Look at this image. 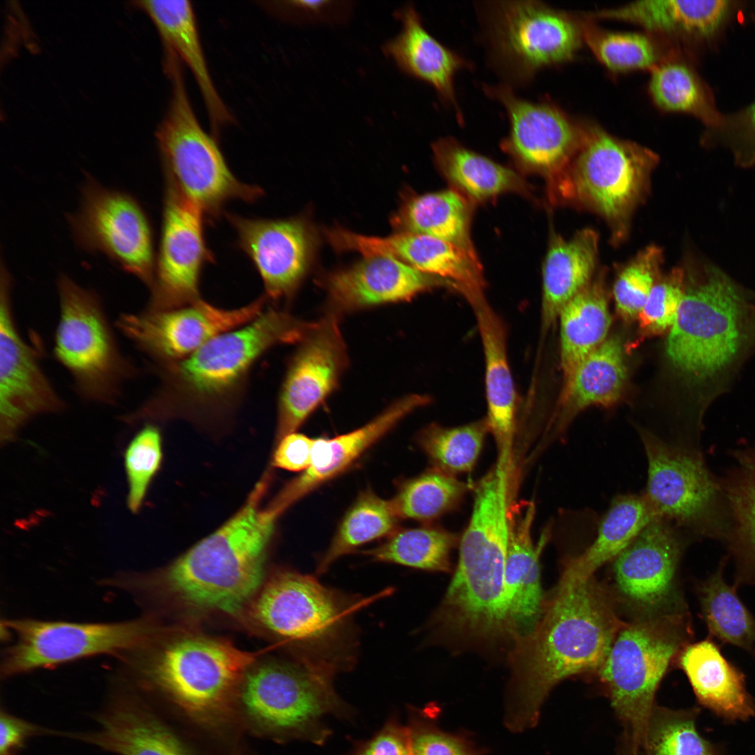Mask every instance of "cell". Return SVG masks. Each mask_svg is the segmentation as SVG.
<instances>
[{"mask_svg":"<svg viewBox=\"0 0 755 755\" xmlns=\"http://www.w3.org/2000/svg\"><path fill=\"white\" fill-rule=\"evenodd\" d=\"M160 631L115 657L116 671L206 755H233L243 744L235 702L254 655L203 635L164 640Z\"/></svg>","mask_w":755,"mask_h":755,"instance_id":"cell-1","label":"cell"},{"mask_svg":"<svg viewBox=\"0 0 755 755\" xmlns=\"http://www.w3.org/2000/svg\"><path fill=\"white\" fill-rule=\"evenodd\" d=\"M266 477L229 520L168 566L152 573L119 570L114 588L143 606L174 598L192 610L239 612L261 588L267 549L283 512L272 503L261 507Z\"/></svg>","mask_w":755,"mask_h":755,"instance_id":"cell-2","label":"cell"},{"mask_svg":"<svg viewBox=\"0 0 755 755\" xmlns=\"http://www.w3.org/2000/svg\"><path fill=\"white\" fill-rule=\"evenodd\" d=\"M622 626L594 577H561L533 630L515 640L505 724L515 732L534 726L552 689L578 674L598 671Z\"/></svg>","mask_w":755,"mask_h":755,"instance_id":"cell-3","label":"cell"},{"mask_svg":"<svg viewBox=\"0 0 755 755\" xmlns=\"http://www.w3.org/2000/svg\"><path fill=\"white\" fill-rule=\"evenodd\" d=\"M310 325L269 308L187 357L150 368L158 379L157 387L120 419L129 425L173 418L201 424L222 422L242 402L255 363L278 345L299 343Z\"/></svg>","mask_w":755,"mask_h":755,"instance_id":"cell-4","label":"cell"},{"mask_svg":"<svg viewBox=\"0 0 755 755\" xmlns=\"http://www.w3.org/2000/svg\"><path fill=\"white\" fill-rule=\"evenodd\" d=\"M510 477L496 464L477 484L457 568L436 617L438 626L465 640L515 638L504 588Z\"/></svg>","mask_w":755,"mask_h":755,"instance_id":"cell-5","label":"cell"},{"mask_svg":"<svg viewBox=\"0 0 755 755\" xmlns=\"http://www.w3.org/2000/svg\"><path fill=\"white\" fill-rule=\"evenodd\" d=\"M333 667L310 661L299 665L270 661L251 666L235 702L244 735L277 743L305 741L321 746L332 735L326 718L351 721L352 707L334 690Z\"/></svg>","mask_w":755,"mask_h":755,"instance_id":"cell-6","label":"cell"},{"mask_svg":"<svg viewBox=\"0 0 755 755\" xmlns=\"http://www.w3.org/2000/svg\"><path fill=\"white\" fill-rule=\"evenodd\" d=\"M658 155L635 142L595 125L584 126L583 138L566 170L547 184L549 202L589 210L607 223L618 245L628 233L635 210L649 194Z\"/></svg>","mask_w":755,"mask_h":755,"instance_id":"cell-7","label":"cell"},{"mask_svg":"<svg viewBox=\"0 0 755 755\" xmlns=\"http://www.w3.org/2000/svg\"><path fill=\"white\" fill-rule=\"evenodd\" d=\"M59 315L53 355L70 378L73 391L85 402L114 406L141 373L120 346L96 292L69 275L57 280Z\"/></svg>","mask_w":755,"mask_h":755,"instance_id":"cell-8","label":"cell"},{"mask_svg":"<svg viewBox=\"0 0 755 755\" xmlns=\"http://www.w3.org/2000/svg\"><path fill=\"white\" fill-rule=\"evenodd\" d=\"M163 64L171 83V96L156 137L165 180L175 185L212 224L229 201L254 203L264 192L234 176L217 138L202 128L189 99L182 62L173 55Z\"/></svg>","mask_w":755,"mask_h":755,"instance_id":"cell-9","label":"cell"},{"mask_svg":"<svg viewBox=\"0 0 755 755\" xmlns=\"http://www.w3.org/2000/svg\"><path fill=\"white\" fill-rule=\"evenodd\" d=\"M683 612L622 625L598 670L624 733L642 749L659 685L690 633Z\"/></svg>","mask_w":755,"mask_h":755,"instance_id":"cell-10","label":"cell"},{"mask_svg":"<svg viewBox=\"0 0 755 755\" xmlns=\"http://www.w3.org/2000/svg\"><path fill=\"white\" fill-rule=\"evenodd\" d=\"M737 286L710 268L705 279L684 290L667 339L666 352L684 376L704 380L726 368L743 344L745 308Z\"/></svg>","mask_w":755,"mask_h":755,"instance_id":"cell-11","label":"cell"},{"mask_svg":"<svg viewBox=\"0 0 755 755\" xmlns=\"http://www.w3.org/2000/svg\"><path fill=\"white\" fill-rule=\"evenodd\" d=\"M476 7L491 62L515 85L570 61L583 41L580 22L540 1H493Z\"/></svg>","mask_w":755,"mask_h":755,"instance_id":"cell-12","label":"cell"},{"mask_svg":"<svg viewBox=\"0 0 755 755\" xmlns=\"http://www.w3.org/2000/svg\"><path fill=\"white\" fill-rule=\"evenodd\" d=\"M640 436L648 466L644 495L656 518L694 537L724 540L728 522L721 481L698 448L665 442L645 430Z\"/></svg>","mask_w":755,"mask_h":755,"instance_id":"cell-13","label":"cell"},{"mask_svg":"<svg viewBox=\"0 0 755 755\" xmlns=\"http://www.w3.org/2000/svg\"><path fill=\"white\" fill-rule=\"evenodd\" d=\"M1 624L10 635L1 652L0 676L4 680L96 656L115 658L159 629L147 615L96 622L10 618Z\"/></svg>","mask_w":755,"mask_h":755,"instance_id":"cell-14","label":"cell"},{"mask_svg":"<svg viewBox=\"0 0 755 755\" xmlns=\"http://www.w3.org/2000/svg\"><path fill=\"white\" fill-rule=\"evenodd\" d=\"M67 220L77 245L101 253L150 289L155 268L152 224L130 194L103 187L89 175L81 187L80 207Z\"/></svg>","mask_w":755,"mask_h":755,"instance_id":"cell-15","label":"cell"},{"mask_svg":"<svg viewBox=\"0 0 755 755\" xmlns=\"http://www.w3.org/2000/svg\"><path fill=\"white\" fill-rule=\"evenodd\" d=\"M354 605L312 577L280 570L261 587L250 615L272 636L313 650L340 638Z\"/></svg>","mask_w":755,"mask_h":755,"instance_id":"cell-16","label":"cell"},{"mask_svg":"<svg viewBox=\"0 0 755 755\" xmlns=\"http://www.w3.org/2000/svg\"><path fill=\"white\" fill-rule=\"evenodd\" d=\"M266 300L264 295L232 309L201 299L176 308L145 307L119 314L114 325L152 368L184 359L215 337L251 322L264 311Z\"/></svg>","mask_w":755,"mask_h":755,"instance_id":"cell-17","label":"cell"},{"mask_svg":"<svg viewBox=\"0 0 755 755\" xmlns=\"http://www.w3.org/2000/svg\"><path fill=\"white\" fill-rule=\"evenodd\" d=\"M3 261V259L1 260ZM12 275L0 271V438L13 440L34 418L64 412L67 405L45 374L34 347L22 336L13 305Z\"/></svg>","mask_w":755,"mask_h":755,"instance_id":"cell-18","label":"cell"},{"mask_svg":"<svg viewBox=\"0 0 755 755\" xmlns=\"http://www.w3.org/2000/svg\"><path fill=\"white\" fill-rule=\"evenodd\" d=\"M482 89L505 110L509 131L501 146L515 164L544 177L547 184L559 177L581 145L584 126L549 101L519 97L508 85H484Z\"/></svg>","mask_w":755,"mask_h":755,"instance_id":"cell-19","label":"cell"},{"mask_svg":"<svg viewBox=\"0 0 755 755\" xmlns=\"http://www.w3.org/2000/svg\"><path fill=\"white\" fill-rule=\"evenodd\" d=\"M205 222L201 212L166 181L159 250L146 308H176L201 299L202 270L214 261Z\"/></svg>","mask_w":755,"mask_h":755,"instance_id":"cell-20","label":"cell"},{"mask_svg":"<svg viewBox=\"0 0 755 755\" xmlns=\"http://www.w3.org/2000/svg\"><path fill=\"white\" fill-rule=\"evenodd\" d=\"M99 728L70 734L117 755H206L138 690L115 673Z\"/></svg>","mask_w":755,"mask_h":755,"instance_id":"cell-21","label":"cell"},{"mask_svg":"<svg viewBox=\"0 0 755 755\" xmlns=\"http://www.w3.org/2000/svg\"><path fill=\"white\" fill-rule=\"evenodd\" d=\"M291 359L278 403L276 442L296 432L338 384L347 365L337 315L312 323Z\"/></svg>","mask_w":755,"mask_h":755,"instance_id":"cell-22","label":"cell"},{"mask_svg":"<svg viewBox=\"0 0 755 755\" xmlns=\"http://www.w3.org/2000/svg\"><path fill=\"white\" fill-rule=\"evenodd\" d=\"M237 235V246L260 275L266 297L293 296L311 264L315 246L312 229L300 217L248 218L225 213Z\"/></svg>","mask_w":755,"mask_h":755,"instance_id":"cell-23","label":"cell"},{"mask_svg":"<svg viewBox=\"0 0 755 755\" xmlns=\"http://www.w3.org/2000/svg\"><path fill=\"white\" fill-rule=\"evenodd\" d=\"M684 533L655 518L614 559L613 575L623 601L644 617L664 613L673 601Z\"/></svg>","mask_w":755,"mask_h":755,"instance_id":"cell-24","label":"cell"},{"mask_svg":"<svg viewBox=\"0 0 755 755\" xmlns=\"http://www.w3.org/2000/svg\"><path fill=\"white\" fill-rule=\"evenodd\" d=\"M321 285L330 313L405 301L438 287L456 290L451 282L420 271L387 256H365L360 261L326 275Z\"/></svg>","mask_w":755,"mask_h":755,"instance_id":"cell-25","label":"cell"},{"mask_svg":"<svg viewBox=\"0 0 755 755\" xmlns=\"http://www.w3.org/2000/svg\"><path fill=\"white\" fill-rule=\"evenodd\" d=\"M466 299L475 315L483 349L487 407L485 419L496 443L497 461L512 467L517 393L508 354L506 326L484 293Z\"/></svg>","mask_w":755,"mask_h":755,"instance_id":"cell-26","label":"cell"},{"mask_svg":"<svg viewBox=\"0 0 755 755\" xmlns=\"http://www.w3.org/2000/svg\"><path fill=\"white\" fill-rule=\"evenodd\" d=\"M429 396L410 394L398 400L367 424L331 438L315 439L310 466L275 498L285 508L350 467L401 419L429 403Z\"/></svg>","mask_w":755,"mask_h":755,"instance_id":"cell-27","label":"cell"},{"mask_svg":"<svg viewBox=\"0 0 755 755\" xmlns=\"http://www.w3.org/2000/svg\"><path fill=\"white\" fill-rule=\"evenodd\" d=\"M510 503L504 588L515 641L533 630L544 610L539 556L549 528L544 531L539 545L535 546L531 535L535 505L526 501Z\"/></svg>","mask_w":755,"mask_h":755,"instance_id":"cell-28","label":"cell"},{"mask_svg":"<svg viewBox=\"0 0 755 755\" xmlns=\"http://www.w3.org/2000/svg\"><path fill=\"white\" fill-rule=\"evenodd\" d=\"M395 17L401 23V30L384 43V54L403 73L431 86L441 101L454 110L459 122L463 123L454 78L459 71L470 69L471 64L433 36L413 6L399 8Z\"/></svg>","mask_w":755,"mask_h":755,"instance_id":"cell-29","label":"cell"},{"mask_svg":"<svg viewBox=\"0 0 755 755\" xmlns=\"http://www.w3.org/2000/svg\"><path fill=\"white\" fill-rule=\"evenodd\" d=\"M135 3L155 25L163 50L173 52L190 69L206 105L213 134L217 138L220 129L234 119L211 78L191 2L148 0Z\"/></svg>","mask_w":755,"mask_h":755,"instance_id":"cell-30","label":"cell"},{"mask_svg":"<svg viewBox=\"0 0 755 755\" xmlns=\"http://www.w3.org/2000/svg\"><path fill=\"white\" fill-rule=\"evenodd\" d=\"M362 247L368 255L390 257L448 280L463 297L484 292L480 262L447 242L421 234L396 233L386 237L367 236Z\"/></svg>","mask_w":755,"mask_h":755,"instance_id":"cell-31","label":"cell"},{"mask_svg":"<svg viewBox=\"0 0 755 755\" xmlns=\"http://www.w3.org/2000/svg\"><path fill=\"white\" fill-rule=\"evenodd\" d=\"M599 236L590 228L570 238L551 236L542 266L541 331L555 324L563 308L593 280L598 258Z\"/></svg>","mask_w":755,"mask_h":755,"instance_id":"cell-32","label":"cell"},{"mask_svg":"<svg viewBox=\"0 0 755 755\" xmlns=\"http://www.w3.org/2000/svg\"><path fill=\"white\" fill-rule=\"evenodd\" d=\"M680 666L703 706L729 720H745L755 714L746 690L745 675L707 639L686 645Z\"/></svg>","mask_w":755,"mask_h":755,"instance_id":"cell-33","label":"cell"},{"mask_svg":"<svg viewBox=\"0 0 755 755\" xmlns=\"http://www.w3.org/2000/svg\"><path fill=\"white\" fill-rule=\"evenodd\" d=\"M732 3L726 0L637 1L594 12L589 18L630 22L654 35L707 37L726 20Z\"/></svg>","mask_w":755,"mask_h":755,"instance_id":"cell-34","label":"cell"},{"mask_svg":"<svg viewBox=\"0 0 755 755\" xmlns=\"http://www.w3.org/2000/svg\"><path fill=\"white\" fill-rule=\"evenodd\" d=\"M626 378L621 342L605 340L575 368L563 382L553 433H561L582 410L591 405L608 406L619 398Z\"/></svg>","mask_w":755,"mask_h":755,"instance_id":"cell-35","label":"cell"},{"mask_svg":"<svg viewBox=\"0 0 755 755\" xmlns=\"http://www.w3.org/2000/svg\"><path fill=\"white\" fill-rule=\"evenodd\" d=\"M440 173L472 202H483L505 193L531 197V188L513 169L462 145L452 137L441 138L431 145Z\"/></svg>","mask_w":755,"mask_h":755,"instance_id":"cell-36","label":"cell"},{"mask_svg":"<svg viewBox=\"0 0 755 755\" xmlns=\"http://www.w3.org/2000/svg\"><path fill=\"white\" fill-rule=\"evenodd\" d=\"M471 202L454 189L408 198L391 218L396 233L428 236L480 262L470 235Z\"/></svg>","mask_w":755,"mask_h":755,"instance_id":"cell-37","label":"cell"},{"mask_svg":"<svg viewBox=\"0 0 755 755\" xmlns=\"http://www.w3.org/2000/svg\"><path fill=\"white\" fill-rule=\"evenodd\" d=\"M655 518L644 494L616 498L602 519L593 542L582 554L566 561L561 576L575 581L593 577L597 569L614 559Z\"/></svg>","mask_w":755,"mask_h":755,"instance_id":"cell-38","label":"cell"},{"mask_svg":"<svg viewBox=\"0 0 755 755\" xmlns=\"http://www.w3.org/2000/svg\"><path fill=\"white\" fill-rule=\"evenodd\" d=\"M605 270L561 310L560 319V364L563 382L577 365L598 348L610 326L605 289Z\"/></svg>","mask_w":755,"mask_h":755,"instance_id":"cell-39","label":"cell"},{"mask_svg":"<svg viewBox=\"0 0 755 755\" xmlns=\"http://www.w3.org/2000/svg\"><path fill=\"white\" fill-rule=\"evenodd\" d=\"M732 456L721 480L728 521L724 540L739 567L755 573V444L733 450Z\"/></svg>","mask_w":755,"mask_h":755,"instance_id":"cell-40","label":"cell"},{"mask_svg":"<svg viewBox=\"0 0 755 755\" xmlns=\"http://www.w3.org/2000/svg\"><path fill=\"white\" fill-rule=\"evenodd\" d=\"M649 92L660 109L693 115L708 128L716 126L722 117L693 69L672 55L651 71Z\"/></svg>","mask_w":755,"mask_h":755,"instance_id":"cell-41","label":"cell"},{"mask_svg":"<svg viewBox=\"0 0 755 755\" xmlns=\"http://www.w3.org/2000/svg\"><path fill=\"white\" fill-rule=\"evenodd\" d=\"M399 519L390 500L371 489L361 492L339 524L329 547L317 565V573L326 572L339 558L358 547L396 530Z\"/></svg>","mask_w":755,"mask_h":755,"instance_id":"cell-42","label":"cell"},{"mask_svg":"<svg viewBox=\"0 0 755 755\" xmlns=\"http://www.w3.org/2000/svg\"><path fill=\"white\" fill-rule=\"evenodd\" d=\"M454 534L431 527L396 529L379 545L362 553L374 561L449 572Z\"/></svg>","mask_w":755,"mask_h":755,"instance_id":"cell-43","label":"cell"},{"mask_svg":"<svg viewBox=\"0 0 755 755\" xmlns=\"http://www.w3.org/2000/svg\"><path fill=\"white\" fill-rule=\"evenodd\" d=\"M724 563L700 588L703 619L710 635L723 643L751 649L755 643V619L734 587L723 577Z\"/></svg>","mask_w":755,"mask_h":755,"instance_id":"cell-44","label":"cell"},{"mask_svg":"<svg viewBox=\"0 0 755 755\" xmlns=\"http://www.w3.org/2000/svg\"><path fill=\"white\" fill-rule=\"evenodd\" d=\"M580 24L583 41L612 71H652L670 55L650 34L610 31L587 21Z\"/></svg>","mask_w":755,"mask_h":755,"instance_id":"cell-45","label":"cell"},{"mask_svg":"<svg viewBox=\"0 0 755 755\" xmlns=\"http://www.w3.org/2000/svg\"><path fill=\"white\" fill-rule=\"evenodd\" d=\"M466 488L452 475L435 470L403 481L390 501L399 519L429 521L451 509Z\"/></svg>","mask_w":755,"mask_h":755,"instance_id":"cell-46","label":"cell"},{"mask_svg":"<svg viewBox=\"0 0 755 755\" xmlns=\"http://www.w3.org/2000/svg\"><path fill=\"white\" fill-rule=\"evenodd\" d=\"M488 431L486 419L454 428L431 424L419 432L417 442L438 470L465 473L475 466Z\"/></svg>","mask_w":755,"mask_h":755,"instance_id":"cell-47","label":"cell"},{"mask_svg":"<svg viewBox=\"0 0 755 755\" xmlns=\"http://www.w3.org/2000/svg\"><path fill=\"white\" fill-rule=\"evenodd\" d=\"M697 710H673L655 705L642 749L647 755H715L696 726Z\"/></svg>","mask_w":755,"mask_h":755,"instance_id":"cell-48","label":"cell"},{"mask_svg":"<svg viewBox=\"0 0 755 755\" xmlns=\"http://www.w3.org/2000/svg\"><path fill=\"white\" fill-rule=\"evenodd\" d=\"M663 263L662 249L649 245L639 251L619 270L613 285L618 312L626 319L639 315L656 282Z\"/></svg>","mask_w":755,"mask_h":755,"instance_id":"cell-49","label":"cell"},{"mask_svg":"<svg viewBox=\"0 0 755 755\" xmlns=\"http://www.w3.org/2000/svg\"><path fill=\"white\" fill-rule=\"evenodd\" d=\"M162 456L160 430L154 424L146 423L124 452L128 484L127 503L133 513L141 508L151 482L160 468Z\"/></svg>","mask_w":755,"mask_h":755,"instance_id":"cell-50","label":"cell"},{"mask_svg":"<svg viewBox=\"0 0 755 755\" xmlns=\"http://www.w3.org/2000/svg\"><path fill=\"white\" fill-rule=\"evenodd\" d=\"M438 708L408 707V724L411 755H481L482 750L462 734L451 733L438 725Z\"/></svg>","mask_w":755,"mask_h":755,"instance_id":"cell-51","label":"cell"},{"mask_svg":"<svg viewBox=\"0 0 755 755\" xmlns=\"http://www.w3.org/2000/svg\"><path fill=\"white\" fill-rule=\"evenodd\" d=\"M683 276L682 269L674 268L653 287L638 315L647 334H659L673 326L684 293Z\"/></svg>","mask_w":755,"mask_h":755,"instance_id":"cell-52","label":"cell"},{"mask_svg":"<svg viewBox=\"0 0 755 755\" xmlns=\"http://www.w3.org/2000/svg\"><path fill=\"white\" fill-rule=\"evenodd\" d=\"M269 9L285 20L298 24H337L351 16L352 1L294 0L269 3Z\"/></svg>","mask_w":755,"mask_h":755,"instance_id":"cell-53","label":"cell"},{"mask_svg":"<svg viewBox=\"0 0 755 755\" xmlns=\"http://www.w3.org/2000/svg\"><path fill=\"white\" fill-rule=\"evenodd\" d=\"M347 755H411L407 727L393 712L371 737L354 741Z\"/></svg>","mask_w":755,"mask_h":755,"instance_id":"cell-54","label":"cell"},{"mask_svg":"<svg viewBox=\"0 0 755 755\" xmlns=\"http://www.w3.org/2000/svg\"><path fill=\"white\" fill-rule=\"evenodd\" d=\"M315 439L296 432L291 433L277 443L273 466L289 471H305L310 465Z\"/></svg>","mask_w":755,"mask_h":755,"instance_id":"cell-55","label":"cell"},{"mask_svg":"<svg viewBox=\"0 0 755 755\" xmlns=\"http://www.w3.org/2000/svg\"><path fill=\"white\" fill-rule=\"evenodd\" d=\"M0 755H13L29 738L55 732L1 710L0 714Z\"/></svg>","mask_w":755,"mask_h":755,"instance_id":"cell-56","label":"cell"},{"mask_svg":"<svg viewBox=\"0 0 755 755\" xmlns=\"http://www.w3.org/2000/svg\"><path fill=\"white\" fill-rule=\"evenodd\" d=\"M708 129L713 134L755 149V101L737 113L722 115L719 122Z\"/></svg>","mask_w":755,"mask_h":755,"instance_id":"cell-57","label":"cell"},{"mask_svg":"<svg viewBox=\"0 0 755 755\" xmlns=\"http://www.w3.org/2000/svg\"><path fill=\"white\" fill-rule=\"evenodd\" d=\"M640 749L629 740L620 742L617 755H640Z\"/></svg>","mask_w":755,"mask_h":755,"instance_id":"cell-58","label":"cell"},{"mask_svg":"<svg viewBox=\"0 0 755 755\" xmlns=\"http://www.w3.org/2000/svg\"><path fill=\"white\" fill-rule=\"evenodd\" d=\"M235 755H257V754L248 746H245Z\"/></svg>","mask_w":755,"mask_h":755,"instance_id":"cell-59","label":"cell"}]
</instances>
